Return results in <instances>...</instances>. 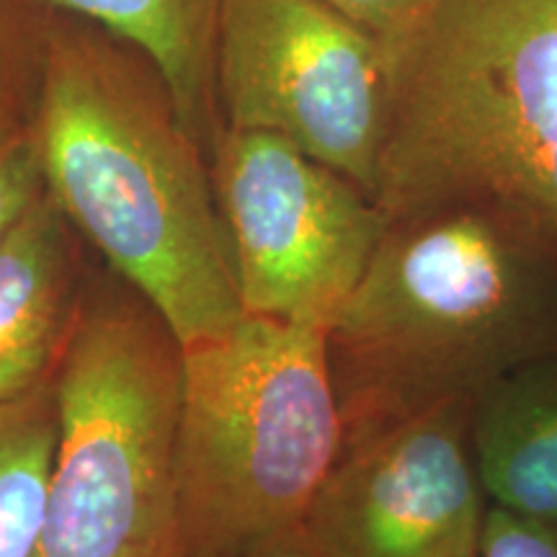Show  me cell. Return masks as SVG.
Masks as SVG:
<instances>
[{"mask_svg": "<svg viewBox=\"0 0 557 557\" xmlns=\"http://www.w3.org/2000/svg\"><path fill=\"white\" fill-rule=\"evenodd\" d=\"M135 47L163 83L178 120L209 152L220 132L214 37L222 0H52Z\"/></svg>", "mask_w": 557, "mask_h": 557, "instance_id": "obj_11", "label": "cell"}, {"mask_svg": "<svg viewBox=\"0 0 557 557\" xmlns=\"http://www.w3.org/2000/svg\"><path fill=\"white\" fill-rule=\"evenodd\" d=\"M34 135L47 197L181 346L246 315L207 150L156 73L107 47L58 41L41 65Z\"/></svg>", "mask_w": 557, "mask_h": 557, "instance_id": "obj_1", "label": "cell"}, {"mask_svg": "<svg viewBox=\"0 0 557 557\" xmlns=\"http://www.w3.org/2000/svg\"><path fill=\"white\" fill-rule=\"evenodd\" d=\"M75 230L41 197L0 243V403L54 374L83 289Z\"/></svg>", "mask_w": 557, "mask_h": 557, "instance_id": "obj_9", "label": "cell"}, {"mask_svg": "<svg viewBox=\"0 0 557 557\" xmlns=\"http://www.w3.org/2000/svg\"><path fill=\"white\" fill-rule=\"evenodd\" d=\"M45 194L34 116L18 101H0V243Z\"/></svg>", "mask_w": 557, "mask_h": 557, "instance_id": "obj_13", "label": "cell"}, {"mask_svg": "<svg viewBox=\"0 0 557 557\" xmlns=\"http://www.w3.org/2000/svg\"><path fill=\"white\" fill-rule=\"evenodd\" d=\"M472 408L447 406L341 444L305 511L320 557H480L485 493Z\"/></svg>", "mask_w": 557, "mask_h": 557, "instance_id": "obj_8", "label": "cell"}, {"mask_svg": "<svg viewBox=\"0 0 557 557\" xmlns=\"http://www.w3.org/2000/svg\"><path fill=\"white\" fill-rule=\"evenodd\" d=\"M480 557H557V527L487 506Z\"/></svg>", "mask_w": 557, "mask_h": 557, "instance_id": "obj_14", "label": "cell"}, {"mask_svg": "<svg viewBox=\"0 0 557 557\" xmlns=\"http://www.w3.org/2000/svg\"><path fill=\"white\" fill-rule=\"evenodd\" d=\"M387 96V47L318 0H222V127L287 139L374 199Z\"/></svg>", "mask_w": 557, "mask_h": 557, "instance_id": "obj_6", "label": "cell"}, {"mask_svg": "<svg viewBox=\"0 0 557 557\" xmlns=\"http://www.w3.org/2000/svg\"><path fill=\"white\" fill-rule=\"evenodd\" d=\"M470 447L493 508L557 527V357L487 389L472 408Z\"/></svg>", "mask_w": 557, "mask_h": 557, "instance_id": "obj_10", "label": "cell"}, {"mask_svg": "<svg viewBox=\"0 0 557 557\" xmlns=\"http://www.w3.org/2000/svg\"><path fill=\"white\" fill-rule=\"evenodd\" d=\"M344 442L557 357V250L483 212L387 222L325 331Z\"/></svg>", "mask_w": 557, "mask_h": 557, "instance_id": "obj_2", "label": "cell"}, {"mask_svg": "<svg viewBox=\"0 0 557 557\" xmlns=\"http://www.w3.org/2000/svg\"><path fill=\"white\" fill-rule=\"evenodd\" d=\"M385 47V220L483 212L557 250V0H434Z\"/></svg>", "mask_w": 557, "mask_h": 557, "instance_id": "obj_3", "label": "cell"}, {"mask_svg": "<svg viewBox=\"0 0 557 557\" xmlns=\"http://www.w3.org/2000/svg\"><path fill=\"white\" fill-rule=\"evenodd\" d=\"M344 444L325 331L243 315L181 346L186 557H240L297 527Z\"/></svg>", "mask_w": 557, "mask_h": 557, "instance_id": "obj_5", "label": "cell"}, {"mask_svg": "<svg viewBox=\"0 0 557 557\" xmlns=\"http://www.w3.org/2000/svg\"><path fill=\"white\" fill-rule=\"evenodd\" d=\"M240 557H320L305 537L302 527L278 529L274 534L256 540L253 545L246 547Z\"/></svg>", "mask_w": 557, "mask_h": 557, "instance_id": "obj_16", "label": "cell"}, {"mask_svg": "<svg viewBox=\"0 0 557 557\" xmlns=\"http://www.w3.org/2000/svg\"><path fill=\"white\" fill-rule=\"evenodd\" d=\"M209 173L243 312L329 331L385 235L377 201L269 132L220 127Z\"/></svg>", "mask_w": 557, "mask_h": 557, "instance_id": "obj_7", "label": "cell"}, {"mask_svg": "<svg viewBox=\"0 0 557 557\" xmlns=\"http://www.w3.org/2000/svg\"><path fill=\"white\" fill-rule=\"evenodd\" d=\"M54 395L58 438L34 557H186L181 344L114 271L83 289Z\"/></svg>", "mask_w": 557, "mask_h": 557, "instance_id": "obj_4", "label": "cell"}, {"mask_svg": "<svg viewBox=\"0 0 557 557\" xmlns=\"http://www.w3.org/2000/svg\"><path fill=\"white\" fill-rule=\"evenodd\" d=\"M58 438L54 374L0 403V557H34Z\"/></svg>", "mask_w": 557, "mask_h": 557, "instance_id": "obj_12", "label": "cell"}, {"mask_svg": "<svg viewBox=\"0 0 557 557\" xmlns=\"http://www.w3.org/2000/svg\"><path fill=\"white\" fill-rule=\"evenodd\" d=\"M318 3L361 26L382 45H389L406 34L434 0H318Z\"/></svg>", "mask_w": 557, "mask_h": 557, "instance_id": "obj_15", "label": "cell"}, {"mask_svg": "<svg viewBox=\"0 0 557 557\" xmlns=\"http://www.w3.org/2000/svg\"><path fill=\"white\" fill-rule=\"evenodd\" d=\"M0 101H16V96H13V88H11V81H9V73H5L3 65H0Z\"/></svg>", "mask_w": 557, "mask_h": 557, "instance_id": "obj_17", "label": "cell"}]
</instances>
